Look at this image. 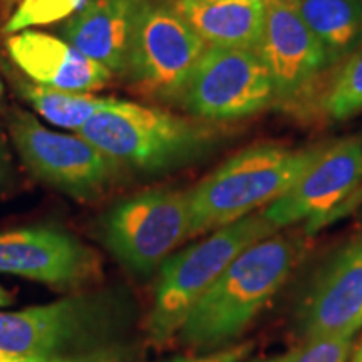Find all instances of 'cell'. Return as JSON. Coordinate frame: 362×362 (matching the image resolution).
<instances>
[{
	"mask_svg": "<svg viewBox=\"0 0 362 362\" xmlns=\"http://www.w3.org/2000/svg\"><path fill=\"white\" fill-rule=\"evenodd\" d=\"M298 255L296 240L279 232L248 245L193 307L180 341L202 352L233 346L287 282Z\"/></svg>",
	"mask_w": 362,
	"mask_h": 362,
	"instance_id": "obj_1",
	"label": "cell"
},
{
	"mask_svg": "<svg viewBox=\"0 0 362 362\" xmlns=\"http://www.w3.org/2000/svg\"><path fill=\"white\" fill-rule=\"evenodd\" d=\"M129 319V298L119 288H89L0 312V357L74 356L116 346Z\"/></svg>",
	"mask_w": 362,
	"mask_h": 362,
	"instance_id": "obj_2",
	"label": "cell"
},
{
	"mask_svg": "<svg viewBox=\"0 0 362 362\" xmlns=\"http://www.w3.org/2000/svg\"><path fill=\"white\" fill-rule=\"evenodd\" d=\"M78 134L110 158L119 173L143 176L168 173L200 161L216 141L210 126L115 98Z\"/></svg>",
	"mask_w": 362,
	"mask_h": 362,
	"instance_id": "obj_3",
	"label": "cell"
},
{
	"mask_svg": "<svg viewBox=\"0 0 362 362\" xmlns=\"http://www.w3.org/2000/svg\"><path fill=\"white\" fill-rule=\"evenodd\" d=\"M322 148L288 149L260 144L230 156L188 189L193 238L277 202L305 173Z\"/></svg>",
	"mask_w": 362,
	"mask_h": 362,
	"instance_id": "obj_4",
	"label": "cell"
},
{
	"mask_svg": "<svg viewBox=\"0 0 362 362\" xmlns=\"http://www.w3.org/2000/svg\"><path fill=\"white\" fill-rule=\"evenodd\" d=\"M277 232L264 214H252L175 252L158 269L155 296L144 324L148 341L163 347L178 337L189 312L228 265L248 245Z\"/></svg>",
	"mask_w": 362,
	"mask_h": 362,
	"instance_id": "obj_5",
	"label": "cell"
},
{
	"mask_svg": "<svg viewBox=\"0 0 362 362\" xmlns=\"http://www.w3.org/2000/svg\"><path fill=\"white\" fill-rule=\"evenodd\" d=\"M96 233L131 274H153L193 238L188 189L153 188L129 194L104 211Z\"/></svg>",
	"mask_w": 362,
	"mask_h": 362,
	"instance_id": "obj_6",
	"label": "cell"
},
{
	"mask_svg": "<svg viewBox=\"0 0 362 362\" xmlns=\"http://www.w3.org/2000/svg\"><path fill=\"white\" fill-rule=\"evenodd\" d=\"M7 128L30 175L74 200L101 197L121 175L115 163L83 136L56 133L30 112L13 107L7 115Z\"/></svg>",
	"mask_w": 362,
	"mask_h": 362,
	"instance_id": "obj_7",
	"label": "cell"
},
{
	"mask_svg": "<svg viewBox=\"0 0 362 362\" xmlns=\"http://www.w3.org/2000/svg\"><path fill=\"white\" fill-rule=\"evenodd\" d=\"M206 44L171 0H139L126 78L148 94L178 98Z\"/></svg>",
	"mask_w": 362,
	"mask_h": 362,
	"instance_id": "obj_8",
	"label": "cell"
},
{
	"mask_svg": "<svg viewBox=\"0 0 362 362\" xmlns=\"http://www.w3.org/2000/svg\"><path fill=\"white\" fill-rule=\"evenodd\" d=\"M178 98L193 116L228 121L264 110L275 98V88L257 51L206 45Z\"/></svg>",
	"mask_w": 362,
	"mask_h": 362,
	"instance_id": "obj_9",
	"label": "cell"
},
{
	"mask_svg": "<svg viewBox=\"0 0 362 362\" xmlns=\"http://www.w3.org/2000/svg\"><path fill=\"white\" fill-rule=\"evenodd\" d=\"M101 259L67 230L51 225L0 232V274L57 291H78L101 279Z\"/></svg>",
	"mask_w": 362,
	"mask_h": 362,
	"instance_id": "obj_10",
	"label": "cell"
},
{
	"mask_svg": "<svg viewBox=\"0 0 362 362\" xmlns=\"http://www.w3.org/2000/svg\"><path fill=\"white\" fill-rule=\"evenodd\" d=\"M362 183V143L342 139L324 146L284 197L262 214L275 228L307 221L309 232L349 202Z\"/></svg>",
	"mask_w": 362,
	"mask_h": 362,
	"instance_id": "obj_11",
	"label": "cell"
},
{
	"mask_svg": "<svg viewBox=\"0 0 362 362\" xmlns=\"http://www.w3.org/2000/svg\"><path fill=\"white\" fill-rule=\"evenodd\" d=\"M304 342L354 337L362 329V238L334 253L317 272L297 312Z\"/></svg>",
	"mask_w": 362,
	"mask_h": 362,
	"instance_id": "obj_12",
	"label": "cell"
},
{
	"mask_svg": "<svg viewBox=\"0 0 362 362\" xmlns=\"http://www.w3.org/2000/svg\"><path fill=\"white\" fill-rule=\"evenodd\" d=\"M257 52L269 67L275 98L282 99L296 98L329 66L322 45L292 0H265L264 33Z\"/></svg>",
	"mask_w": 362,
	"mask_h": 362,
	"instance_id": "obj_13",
	"label": "cell"
},
{
	"mask_svg": "<svg viewBox=\"0 0 362 362\" xmlns=\"http://www.w3.org/2000/svg\"><path fill=\"white\" fill-rule=\"evenodd\" d=\"M6 49L17 69L45 88L90 94L110 86L112 79L106 67L67 40L40 30L25 29L7 35Z\"/></svg>",
	"mask_w": 362,
	"mask_h": 362,
	"instance_id": "obj_14",
	"label": "cell"
},
{
	"mask_svg": "<svg viewBox=\"0 0 362 362\" xmlns=\"http://www.w3.org/2000/svg\"><path fill=\"white\" fill-rule=\"evenodd\" d=\"M139 0H90L61 25L62 39L112 76H126Z\"/></svg>",
	"mask_w": 362,
	"mask_h": 362,
	"instance_id": "obj_15",
	"label": "cell"
},
{
	"mask_svg": "<svg viewBox=\"0 0 362 362\" xmlns=\"http://www.w3.org/2000/svg\"><path fill=\"white\" fill-rule=\"evenodd\" d=\"M176 6L206 45L259 49L265 0H178Z\"/></svg>",
	"mask_w": 362,
	"mask_h": 362,
	"instance_id": "obj_16",
	"label": "cell"
},
{
	"mask_svg": "<svg viewBox=\"0 0 362 362\" xmlns=\"http://www.w3.org/2000/svg\"><path fill=\"white\" fill-rule=\"evenodd\" d=\"M315 35L329 64L354 51L362 39V0H292Z\"/></svg>",
	"mask_w": 362,
	"mask_h": 362,
	"instance_id": "obj_17",
	"label": "cell"
},
{
	"mask_svg": "<svg viewBox=\"0 0 362 362\" xmlns=\"http://www.w3.org/2000/svg\"><path fill=\"white\" fill-rule=\"evenodd\" d=\"M16 79L17 93L25 99L27 104L33 106L39 116L59 128L72 129L76 133L110 101V98L45 88L33 81Z\"/></svg>",
	"mask_w": 362,
	"mask_h": 362,
	"instance_id": "obj_18",
	"label": "cell"
},
{
	"mask_svg": "<svg viewBox=\"0 0 362 362\" xmlns=\"http://www.w3.org/2000/svg\"><path fill=\"white\" fill-rule=\"evenodd\" d=\"M90 0H21L4 24V34L11 35L34 25L64 22L88 6Z\"/></svg>",
	"mask_w": 362,
	"mask_h": 362,
	"instance_id": "obj_19",
	"label": "cell"
},
{
	"mask_svg": "<svg viewBox=\"0 0 362 362\" xmlns=\"http://www.w3.org/2000/svg\"><path fill=\"white\" fill-rule=\"evenodd\" d=\"M325 111L336 121L349 119L362 111V51L347 62L330 89Z\"/></svg>",
	"mask_w": 362,
	"mask_h": 362,
	"instance_id": "obj_20",
	"label": "cell"
},
{
	"mask_svg": "<svg viewBox=\"0 0 362 362\" xmlns=\"http://www.w3.org/2000/svg\"><path fill=\"white\" fill-rule=\"evenodd\" d=\"M354 337H320L305 341L293 362H349Z\"/></svg>",
	"mask_w": 362,
	"mask_h": 362,
	"instance_id": "obj_21",
	"label": "cell"
},
{
	"mask_svg": "<svg viewBox=\"0 0 362 362\" xmlns=\"http://www.w3.org/2000/svg\"><path fill=\"white\" fill-rule=\"evenodd\" d=\"M133 351L126 344L104 347V349L84 352L74 356H56V357H0V362H131Z\"/></svg>",
	"mask_w": 362,
	"mask_h": 362,
	"instance_id": "obj_22",
	"label": "cell"
},
{
	"mask_svg": "<svg viewBox=\"0 0 362 362\" xmlns=\"http://www.w3.org/2000/svg\"><path fill=\"white\" fill-rule=\"evenodd\" d=\"M253 351V341H247L237 346H228L223 349L202 352L198 356H181L166 362H243Z\"/></svg>",
	"mask_w": 362,
	"mask_h": 362,
	"instance_id": "obj_23",
	"label": "cell"
},
{
	"mask_svg": "<svg viewBox=\"0 0 362 362\" xmlns=\"http://www.w3.org/2000/svg\"><path fill=\"white\" fill-rule=\"evenodd\" d=\"M13 180V165L12 155L8 149L6 138L0 133V193L12 187Z\"/></svg>",
	"mask_w": 362,
	"mask_h": 362,
	"instance_id": "obj_24",
	"label": "cell"
},
{
	"mask_svg": "<svg viewBox=\"0 0 362 362\" xmlns=\"http://www.w3.org/2000/svg\"><path fill=\"white\" fill-rule=\"evenodd\" d=\"M298 349H300V346L293 347V349L284 352V354L270 356V357H259V359L250 361V362H293V359H296V356L298 354Z\"/></svg>",
	"mask_w": 362,
	"mask_h": 362,
	"instance_id": "obj_25",
	"label": "cell"
},
{
	"mask_svg": "<svg viewBox=\"0 0 362 362\" xmlns=\"http://www.w3.org/2000/svg\"><path fill=\"white\" fill-rule=\"evenodd\" d=\"M13 302V296L4 287H0V309L2 307H8Z\"/></svg>",
	"mask_w": 362,
	"mask_h": 362,
	"instance_id": "obj_26",
	"label": "cell"
},
{
	"mask_svg": "<svg viewBox=\"0 0 362 362\" xmlns=\"http://www.w3.org/2000/svg\"><path fill=\"white\" fill-rule=\"evenodd\" d=\"M349 362H362V341L359 344H354L352 347Z\"/></svg>",
	"mask_w": 362,
	"mask_h": 362,
	"instance_id": "obj_27",
	"label": "cell"
},
{
	"mask_svg": "<svg viewBox=\"0 0 362 362\" xmlns=\"http://www.w3.org/2000/svg\"><path fill=\"white\" fill-rule=\"evenodd\" d=\"M21 0H0V11L4 13H8L12 11V7H17Z\"/></svg>",
	"mask_w": 362,
	"mask_h": 362,
	"instance_id": "obj_28",
	"label": "cell"
},
{
	"mask_svg": "<svg viewBox=\"0 0 362 362\" xmlns=\"http://www.w3.org/2000/svg\"><path fill=\"white\" fill-rule=\"evenodd\" d=\"M6 101V84H4L2 78H0V104Z\"/></svg>",
	"mask_w": 362,
	"mask_h": 362,
	"instance_id": "obj_29",
	"label": "cell"
}]
</instances>
